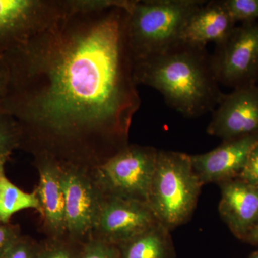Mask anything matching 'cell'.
I'll return each instance as SVG.
<instances>
[{"instance_id":"cell-1","label":"cell","mask_w":258,"mask_h":258,"mask_svg":"<svg viewBox=\"0 0 258 258\" xmlns=\"http://www.w3.org/2000/svg\"><path fill=\"white\" fill-rule=\"evenodd\" d=\"M132 0H84L79 10L3 56L10 70L0 112L20 147L97 164L127 146L141 106L128 37Z\"/></svg>"},{"instance_id":"cell-2","label":"cell","mask_w":258,"mask_h":258,"mask_svg":"<svg viewBox=\"0 0 258 258\" xmlns=\"http://www.w3.org/2000/svg\"><path fill=\"white\" fill-rule=\"evenodd\" d=\"M134 79L137 85L157 90L168 106L186 118L213 112L225 95L206 47L182 42L136 61Z\"/></svg>"},{"instance_id":"cell-3","label":"cell","mask_w":258,"mask_h":258,"mask_svg":"<svg viewBox=\"0 0 258 258\" xmlns=\"http://www.w3.org/2000/svg\"><path fill=\"white\" fill-rule=\"evenodd\" d=\"M203 186L189 154L158 150L147 203L158 221L172 231L192 216Z\"/></svg>"},{"instance_id":"cell-4","label":"cell","mask_w":258,"mask_h":258,"mask_svg":"<svg viewBox=\"0 0 258 258\" xmlns=\"http://www.w3.org/2000/svg\"><path fill=\"white\" fill-rule=\"evenodd\" d=\"M206 2L133 0L128 9V37L134 62L179 42L188 20Z\"/></svg>"},{"instance_id":"cell-5","label":"cell","mask_w":258,"mask_h":258,"mask_svg":"<svg viewBox=\"0 0 258 258\" xmlns=\"http://www.w3.org/2000/svg\"><path fill=\"white\" fill-rule=\"evenodd\" d=\"M158 150L127 145L95 167L94 180L104 197L147 203Z\"/></svg>"},{"instance_id":"cell-6","label":"cell","mask_w":258,"mask_h":258,"mask_svg":"<svg viewBox=\"0 0 258 258\" xmlns=\"http://www.w3.org/2000/svg\"><path fill=\"white\" fill-rule=\"evenodd\" d=\"M73 11L74 0H0V57Z\"/></svg>"},{"instance_id":"cell-7","label":"cell","mask_w":258,"mask_h":258,"mask_svg":"<svg viewBox=\"0 0 258 258\" xmlns=\"http://www.w3.org/2000/svg\"><path fill=\"white\" fill-rule=\"evenodd\" d=\"M60 162L66 233L71 242L83 244L92 237L105 197L81 167L74 163Z\"/></svg>"},{"instance_id":"cell-8","label":"cell","mask_w":258,"mask_h":258,"mask_svg":"<svg viewBox=\"0 0 258 258\" xmlns=\"http://www.w3.org/2000/svg\"><path fill=\"white\" fill-rule=\"evenodd\" d=\"M212 62L220 84L234 89L257 85L258 22L236 26L225 41L216 45Z\"/></svg>"},{"instance_id":"cell-9","label":"cell","mask_w":258,"mask_h":258,"mask_svg":"<svg viewBox=\"0 0 258 258\" xmlns=\"http://www.w3.org/2000/svg\"><path fill=\"white\" fill-rule=\"evenodd\" d=\"M157 222H159L147 203L105 197L91 237L118 246Z\"/></svg>"},{"instance_id":"cell-10","label":"cell","mask_w":258,"mask_h":258,"mask_svg":"<svg viewBox=\"0 0 258 258\" xmlns=\"http://www.w3.org/2000/svg\"><path fill=\"white\" fill-rule=\"evenodd\" d=\"M207 132L223 141L258 134V86L225 94L212 112Z\"/></svg>"},{"instance_id":"cell-11","label":"cell","mask_w":258,"mask_h":258,"mask_svg":"<svg viewBox=\"0 0 258 258\" xmlns=\"http://www.w3.org/2000/svg\"><path fill=\"white\" fill-rule=\"evenodd\" d=\"M258 145V134L223 141L205 154L189 155L202 184L220 183L238 177L252 150Z\"/></svg>"},{"instance_id":"cell-12","label":"cell","mask_w":258,"mask_h":258,"mask_svg":"<svg viewBox=\"0 0 258 258\" xmlns=\"http://www.w3.org/2000/svg\"><path fill=\"white\" fill-rule=\"evenodd\" d=\"M219 185V213L233 235L244 242L258 224V187L239 177Z\"/></svg>"},{"instance_id":"cell-13","label":"cell","mask_w":258,"mask_h":258,"mask_svg":"<svg viewBox=\"0 0 258 258\" xmlns=\"http://www.w3.org/2000/svg\"><path fill=\"white\" fill-rule=\"evenodd\" d=\"M36 157L39 184L36 188L39 201L51 239H63L66 233L63 188L61 182V162L47 155Z\"/></svg>"},{"instance_id":"cell-14","label":"cell","mask_w":258,"mask_h":258,"mask_svg":"<svg viewBox=\"0 0 258 258\" xmlns=\"http://www.w3.org/2000/svg\"><path fill=\"white\" fill-rule=\"evenodd\" d=\"M223 0L207 1L189 19L180 36V42L206 47L209 42L219 45L235 28Z\"/></svg>"},{"instance_id":"cell-15","label":"cell","mask_w":258,"mask_h":258,"mask_svg":"<svg viewBox=\"0 0 258 258\" xmlns=\"http://www.w3.org/2000/svg\"><path fill=\"white\" fill-rule=\"evenodd\" d=\"M160 222L117 246L121 258H176L170 234Z\"/></svg>"},{"instance_id":"cell-16","label":"cell","mask_w":258,"mask_h":258,"mask_svg":"<svg viewBox=\"0 0 258 258\" xmlns=\"http://www.w3.org/2000/svg\"><path fill=\"white\" fill-rule=\"evenodd\" d=\"M6 163V161L0 162V221L10 223L15 213L30 209L42 215L36 189L27 192L13 184L5 174Z\"/></svg>"},{"instance_id":"cell-17","label":"cell","mask_w":258,"mask_h":258,"mask_svg":"<svg viewBox=\"0 0 258 258\" xmlns=\"http://www.w3.org/2000/svg\"><path fill=\"white\" fill-rule=\"evenodd\" d=\"M20 144L21 131L18 122L11 115L0 112V162L8 161Z\"/></svg>"},{"instance_id":"cell-18","label":"cell","mask_w":258,"mask_h":258,"mask_svg":"<svg viewBox=\"0 0 258 258\" xmlns=\"http://www.w3.org/2000/svg\"><path fill=\"white\" fill-rule=\"evenodd\" d=\"M81 244L63 239H51L40 244L37 258H79Z\"/></svg>"},{"instance_id":"cell-19","label":"cell","mask_w":258,"mask_h":258,"mask_svg":"<svg viewBox=\"0 0 258 258\" xmlns=\"http://www.w3.org/2000/svg\"><path fill=\"white\" fill-rule=\"evenodd\" d=\"M226 9L235 23H254L258 20V0H223Z\"/></svg>"},{"instance_id":"cell-20","label":"cell","mask_w":258,"mask_h":258,"mask_svg":"<svg viewBox=\"0 0 258 258\" xmlns=\"http://www.w3.org/2000/svg\"><path fill=\"white\" fill-rule=\"evenodd\" d=\"M79 258H121L119 249L114 244L91 237L81 244Z\"/></svg>"},{"instance_id":"cell-21","label":"cell","mask_w":258,"mask_h":258,"mask_svg":"<svg viewBox=\"0 0 258 258\" xmlns=\"http://www.w3.org/2000/svg\"><path fill=\"white\" fill-rule=\"evenodd\" d=\"M40 244L22 235L0 258H37Z\"/></svg>"},{"instance_id":"cell-22","label":"cell","mask_w":258,"mask_h":258,"mask_svg":"<svg viewBox=\"0 0 258 258\" xmlns=\"http://www.w3.org/2000/svg\"><path fill=\"white\" fill-rule=\"evenodd\" d=\"M21 236L18 226L0 221V257Z\"/></svg>"},{"instance_id":"cell-23","label":"cell","mask_w":258,"mask_h":258,"mask_svg":"<svg viewBox=\"0 0 258 258\" xmlns=\"http://www.w3.org/2000/svg\"><path fill=\"white\" fill-rule=\"evenodd\" d=\"M238 177L258 187V145L251 152Z\"/></svg>"},{"instance_id":"cell-24","label":"cell","mask_w":258,"mask_h":258,"mask_svg":"<svg viewBox=\"0 0 258 258\" xmlns=\"http://www.w3.org/2000/svg\"><path fill=\"white\" fill-rule=\"evenodd\" d=\"M10 81V70L6 61L0 57V104L8 92Z\"/></svg>"},{"instance_id":"cell-25","label":"cell","mask_w":258,"mask_h":258,"mask_svg":"<svg viewBox=\"0 0 258 258\" xmlns=\"http://www.w3.org/2000/svg\"><path fill=\"white\" fill-rule=\"evenodd\" d=\"M244 242L251 244H258V224L252 230V232L247 236Z\"/></svg>"},{"instance_id":"cell-26","label":"cell","mask_w":258,"mask_h":258,"mask_svg":"<svg viewBox=\"0 0 258 258\" xmlns=\"http://www.w3.org/2000/svg\"><path fill=\"white\" fill-rule=\"evenodd\" d=\"M248 258H258V249L255 252H254L253 253L251 254Z\"/></svg>"}]
</instances>
